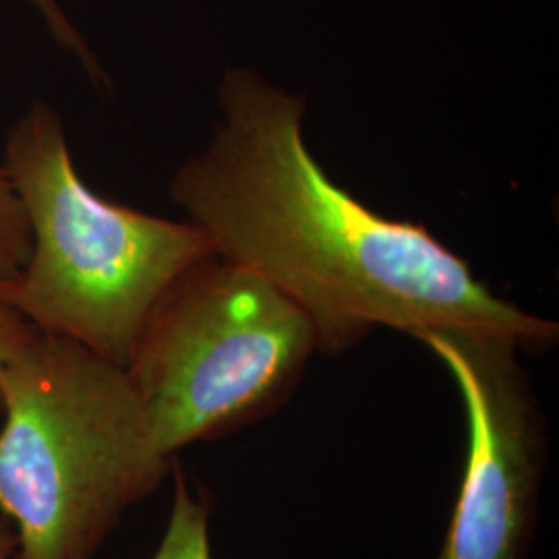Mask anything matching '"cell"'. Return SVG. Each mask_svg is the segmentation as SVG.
Masks as SVG:
<instances>
[{
    "label": "cell",
    "mask_w": 559,
    "mask_h": 559,
    "mask_svg": "<svg viewBox=\"0 0 559 559\" xmlns=\"http://www.w3.org/2000/svg\"><path fill=\"white\" fill-rule=\"evenodd\" d=\"M218 106L212 140L177 170L170 198L216 253L299 305L321 355L380 328L501 336L528 353L556 346V321L496 295L423 224L381 216L330 179L302 135V96L230 69Z\"/></svg>",
    "instance_id": "cell-1"
},
{
    "label": "cell",
    "mask_w": 559,
    "mask_h": 559,
    "mask_svg": "<svg viewBox=\"0 0 559 559\" xmlns=\"http://www.w3.org/2000/svg\"><path fill=\"white\" fill-rule=\"evenodd\" d=\"M0 512L17 559H96L173 462L124 367L38 332L0 376ZM179 459V456H177Z\"/></svg>",
    "instance_id": "cell-2"
},
{
    "label": "cell",
    "mask_w": 559,
    "mask_h": 559,
    "mask_svg": "<svg viewBox=\"0 0 559 559\" xmlns=\"http://www.w3.org/2000/svg\"><path fill=\"white\" fill-rule=\"evenodd\" d=\"M4 170L25 207L32 251L0 302L41 334L127 367L164 293L216 249L193 222L96 195L75 170L59 112L36 100L11 127Z\"/></svg>",
    "instance_id": "cell-3"
},
{
    "label": "cell",
    "mask_w": 559,
    "mask_h": 559,
    "mask_svg": "<svg viewBox=\"0 0 559 559\" xmlns=\"http://www.w3.org/2000/svg\"><path fill=\"white\" fill-rule=\"evenodd\" d=\"M316 353L299 305L214 251L164 293L124 369L156 445L177 459L276 415Z\"/></svg>",
    "instance_id": "cell-4"
},
{
    "label": "cell",
    "mask_w": 559,
    "mask_h": 559,
    "mask_svg": "<svg viewBox=\"0 0 559 559\" xmlns=\"http://www.w3.org/2000/svg\"><path fill=\"white\" fill-rule=\"evenodd\" d=\"M420 344L456 383L466 454L433 559H528L539 528L549 431L516 342L473 332H423Z\"/></svg>",
    "instance_id": "cell-5"
},
{
    "label": "cell",
    "mask_w": 559,
    "mask_h": 559,
    "mask_svg": "<svg viewBox=\"0 0 559 559\" xmlns=\"http://www.w3.org/2000/svg\"><path fill=\"white\" fill-rule=\"evenodd\" d=\"M173 506L160 543L150 559H212V496L189 485L179 459L173 462Z\"/></svg>",
    "instance_id": "cell-6"
},
{
    "label": "cell",
    "mask_w": 559,
    "mask_h": 559,
    "mask_svg": "<svg viewBox=\"0 0 559 559\" xmlns=\"http://www.w3.org/2000/svg\"><path fill=\"white\" fill-rule=\"evenodd\" d=\"M32 251V233L25 207L0 164V288L21 272Z\"/></svg>",
    "instance_id": "cell-7"
},
{
    "label": "cell",
    "mask_w": 559,
    "mask_h": 559,
    "mask_svg": "<svg viewBox=\"0 0 559 559\" xmlns=\"http://www.w3.org/2000/svg\"><path fill=\"white\" fill-rule=\"evenodd\" d=\"M32 2L40 11L41 17L46 21V25H48L55 41L60 44L62 48H67V50H73L94 80L106 81V75H104L98 60L92 55V50L87 48L85 40L78 34L73 23L67 20V15L62 13L59 2L57 0H32Z\"/></svg>",
    "instance_id": "cell-8"
},
{
    "label": "cell",
    "mask_w": 559,
    "mask_h": 559,
    "mask_svg": "<svg viewBox=\"0 0 559 559\" xmlns=\"http://www.w3.org/2000/svg\"><path fill=\"white\" fill-rule=\"evenodd\" d=\"M38 334V330L20 311L0 302V376L7 362Z\"/></svg>",
    "instance_id": "cell-9"
},
{
    "label": "cell",
    "mask_w": 559,
    "mask_h": 559,
    "mask_svg": "<svg viewBox=\"0 0 559 559\" xmlns=\"http://www.w3.org/2000/svg\"><path fill=\"white\" fill-rule=\"evenodd\" d=\"M17 556V535L11 520L0 514V559H13Z\"/></svg>",
    "instance_id": "cell-10"
}]
</instances>
